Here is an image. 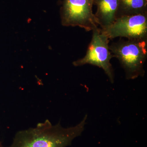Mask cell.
Here are the masks:
<instances>
[{"mask_svg":"<svg viewBox=\"0 0 147 147\" xmlns=\"http://www.w3.org/2000/svg\"><path fill=\"white\" fill-rule=\"evenodd\" d=\"M86 115L75 126L64 128L59 123L53 125L47 120L35 128L18 131L9 147H66L82 134L86 123Z\"/></svg>","mask_w":147,"mask_h":147,"instance_id":"6da1fadb","label":"cell"},{"mask_svg":"<svg viewBox=\"0 0 147 147\" xmlns=\"http://www.w3.org/2000/svg\"><path fill=\"white\" fill-rule=\"evenodd\" d=\"M113 57L124 69L126 79H136L144 75L147 58V39H120L109 45Z\"/></svg>","mask_w":147,"mask_h":147,"instance_id":"7a4b0ae2","label":"cell"},{"mask_svg":"<svg viewBox=\"0 0 147 147\" xmlns=\"http://www.w3.org/2000/svg\"><path fill=\"white\" fill-rule=\"evenodd\" d=\"M91 41L84 57L73 63L75 66L86 64L96 66L104 70L111 83L114 82V70L110 63L113 57L109 48L110 39L100 28H95L92 31Z\"/></svg>","mask_w":147,"mask_h":147,"instance_id":"3957f363","label":"cell"},{"mask_svg":"<svg viewBox=\"0 0 147 147\" xmlns=\"http://www.w3.org/2000/svg\"><path fill=\"white\" fill-rule=\"evenodd\" d=\"M93 0H63L61 11L63 26L92 31L98 26L93 13Z\"/></svg>","mask_w":147,"mask_h":147,"instance_id":"277c9868","label":"cell"},{"mask_svg":"<svg viewBox=\"0 0 147 147\" xmlns=\"http://www.w3.org/2000/svg\"><path fill=\"white\" fill-rule=\"evenodd\" d=\"M101 30L110 40L117 37L147 39V13L121 16L109 27Z\"/></svg>","mask_w":147,"mask_h":147,"instance_id":"5b68a950","label":"cell"},{"mask_svg":"<svg viewBox=\"0 0 147 147\" xmlns=\"http://www.w3.org/2000/svg\"><path fill=\"white\" fill-rule=\"evenodd\" d=\"M97 7L95 17L100 28L104 29L114 23L117 18L119 0H93Z\"/></svg>","mask_w":147,"mask_h":147,"instance_id":"8992f818","label":"cell"},{"mask_svg":"<svg viewBox=\"0 0 147 147\" xmlns=\"http://www.w3.org/2000/svg\"><path fill=\"white\" fill-rule=\"evenodd\" d=\"M147 13V0H119L117 18Z\"/></svg>","mask_w":147,"mask_h":147,"instance_id":"52a82bcc","label":"cell"},{"mask_svg":"<svg viewBox=\"0 0 147 147\" xmlns=\"http://www.w3.org/2000/svg\"><path fill=\"white\" fill-rule=\"evenodd\" d=\"M0 147H4L1 142H0Z\"/></svg>","mask_w":147,"mask_h":147,"instance_id":"ba28073f","label":"cell"}]
</instances>
